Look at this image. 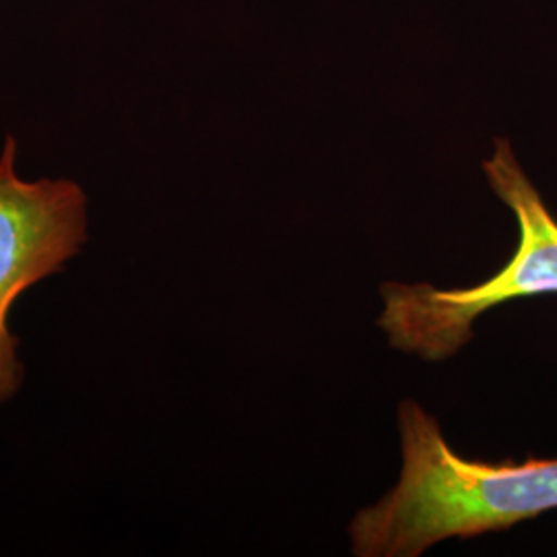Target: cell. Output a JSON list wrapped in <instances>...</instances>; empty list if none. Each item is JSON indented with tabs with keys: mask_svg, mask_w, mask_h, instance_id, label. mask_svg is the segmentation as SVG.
Here are the masks:
<instances>
[{
	"mask_svg": "<svg viewBox=\"0 0 557 557\" xmlns=\"http://www.w3.org/2000/svg\"><path fill=\"white\" fill-rule=\"evenodd\" d=\"M403 469L393 492L349 524L359 557H418L444 539L506 531L557 510V458L485 462L460 457L438 419L398 405Z\"/></svg>",
	"mask_w": 557,
	"mask_h": 557,
	"instance_id": "6da1fadb",
	"label": "cell"
},
{
	"mask_svg": "<svg viewBox=\"0 0 557 557\" xmlns=\"http://www.w3.org/2000/svg\"><path fill=\"white\" fill-rule=\"evenodd\" d=\"M483 172L498 199L515 213L518 248L494 277L467 289L428 283H384L380 329L391 345L428 361L453 358L473 337V322L490 308L539 294H557V220L518 163L508 139L494 140Z\"/></svg>",
	"mask_w": 557,
	"mask_h": 557,
	"instance_id": "7a4b0ae2",
	"label": "cell"
},
{
	"mask_svg": "<svg viewBox=\"0 0 557 557\" xmlns=\"http://www.w3.org/2000/svg\"><path fill=\"white\" fill-rule=\"evenodd\" d=\"M17 140L0 156V405L17 393L21 363L9 310L25 289L62 271L87 236L85 193L73 180L27 182L17 174Z\"/></svg>",
	"mask_w": 557,
	"mask_h": 557,
	"instance_id": "3957f363",
	"label": "cell"
}]
</instances>
